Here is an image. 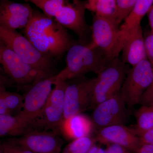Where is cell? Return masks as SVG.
<instances>
[{
	"mask_svg": "<svg viewBox=\"0 0 153 153\" xmlns=\"http://www.w3.org/2000/svg\"><path fill=\"white\" fill-rule=\"evenodd\" d=\"M23 33L38 51L55 60L60 59L76 41L66 28L38 10H34L32 19Z\"/></svg>",
	"mask_w": 153,
	"mask_h": 153,
	"instance_id": "6da1fadb",
	"label": "cell"
},
{
	"mask_svg": "<svg viewBox=\"0 0 153 153\" xmlns=\"http://www.w3.org/2000/svg\"><path fill=\"white\" fill-rule=\"evenodd\" d=\"M111 60L93 42L76 41L67 51L66 67L55 75V84L84 77L88 72L97 75Z\"/></svg>",
	"mask_w": 153,
	"mask_h": 153,
	"instance_id": "7a4b0ae2",
	"label": "cell"
},
{
	"mask_svg": "<svg viewBox=\"0 0 153 153\" xmlns=\"http://www.w3.org/2000/svg\"><path fill=\"white\" fill-rule=\"evenodd\" d=\"M0 41L33 68L51 76L57 74L55 73V60L41 53L16 30H9L0 27Z\"/></svg>",
	"mask_w": 153,
	"mask_h": 153,
	"instance_id": "3957f363",
	"label": "cell"
},
{
	"mask_svg": "<svg viewBox=\"0 0 153 153\" xmlns=\"http://www.w3.org/2000/svg\"><path fill=\"white\" fill-rule=\"evenodd\" d=\"M130 69L128 64L120 57L109 61L97 75L92 91L91 108H94L119 93Z\"/></svg>",
	"mask_w": 153,
	"mask_h": 153,
	"instance_id": "277c9868",
	"label": "cell"
},
{
	"mask_svg": "<svg viewBox=\"0 0 153 153\" xmlns=\"http://www.w3.org/2000/svg\"><path fill=\"white\" fill-rule=\"evenodd\" d=\"M0 63L5 73L13 82L21 86L33 85L41 79L52 76L33 68L1 41Z\"/></svg>",
	"mask_w": 153,
	"mask_h": 153,
	"instance_id": "5b68a950",
	"label": "cell"
},
{
	"mask_svg": "<svg viewBox=\"0 0 153 153\" xmlns=\"http://www.w3.org/2000/svg\"><path fill=\"white\" fill-rule=\"evenodd\" d=\"M153 81V66L148 59L129 70L120 94L128 109L139 104L142 97Z\"/></svg>",
	"mask_w": 153,
	"mask_h": 153,
	"instance_id": "8992f818",
	"label": "cell"
},
{
	"mask_svg": "<svg viewBox=\"0 0 153 153\" xmlns=\"http://www.w3.org/2000/svg\"><path fill=\"white\" fill-rule=\"evenodd\" d=\"M55 75L41 79L32 85L25 95L23 109L16 115L33 128L38 125L37 120L43 116L44 107L53 89L52 85L55 84Z\"/></svg>",
	"mask_w": 153,
	"mask_h": 153,
	"instance_id": "52a82bcc",
	"label": "cell"
},
{
	"mask_svg": "<svg viewBox=\"0 0 153 153\" xmlns=\"http://www.w3.org/2000/svg\"><path fill=\"white\" fill-rule=\"evenodd\" d=\"M96 81V77L88 79L84 76L68 82L64 99V120L82 113L91 107L92 91Z\"/></svg>",
	"mask_w": 153,
	"mask_h": 153,
	"instance_id": "ba28073f",
	"label": "cell"
},
{
	"mask_svg": "<svg viewBox=\"0 0 153 153\" xmlns=\"http://www.w3.org/2000/svg\"><path fill=\"white\" fill-rule=\"evenodd\" d=\"M128 109L119 92L94 108L92 117L94 125L99 130L110 126L125 125L129 118Z\"/></svg>",
	"mask_w": 153,
	"mask_h": 153,
	"instance_id": "9c48e42d",
	"label": "cell"
},
{
	"mask_svg": "<svg viewBox=\"0 0 153 153\" xmlns=\"http://www.w3.org/2000/svg\"><path fill=\"white\" fill-rule=\"evenodd\" d=\"M92 41L110 60L118 57L119 25L115 22L94 16L92 26Z\"/></svg>",
	"mask_w": 153,
	"mask_h": 153,
	"instance_id": "30bf717a",
	"label": "cell"
},
{
	"mask_svg": "<svg viewBox=\"0 0 153 153\" xmlns=\"http://www.w3.org/2000/svg\"><path fill=\"white\" fill-rule=\"evenodd\" d=\"M85 1H67L54 18L64 27L74 32L79 38V41L86 43L90 28L85 18Z\"/></svg>",
	"mask_w": 153,
	"mask_h": 153,
	"instance_id": "8fae6325",
	"label": "cell"
},
{
	"mask_svg": "<svg viewBox=\"0 0 153 153\" xmlns=\"http://www.w3.org/2000/svg\"><path fill=\"white\" fill-rule=\"evenodd\" d=\"M34 153H61L64 144L58 132L32 131L23 136L9 139Z\"/></svg>",
	"mask_w": 153,
	"mask_h": 153,
	"instance_id": "7c38bea8",
	"label": "cell"
},
{
	"mask_svg": "<svg viewBox=\"0 0 153 153\" xmlns=\"http://www.w3.org/2000/svg\"><path fill=\"white\" fill-rule=\"evenodd\" d=\"M67 81L55 83L43 111L42 124L48 129L58 132L64 120V99Z\"/></svg>",
	"mask_w": 153,
	"mask_h": 153,
	"instance_id": "4fadbf2b",
	"label": "cell"
},
{
	"mask_svg": "<svg viewBox=\"0 0 153 153\" xmlns=\"http://www.w3.org/2000/svg\"><path fill=\"white\" fill-rule=\"evenodd\" d=\"M34 10L28 4L1 0L0 27L14 31L25 29L32 19Z\"/></svg>",
	"mask_w": 153,
	"mask_h": 153,
	"instance_id": "5bb4252c",
	"label": "cell"
},
{
	"mask_svg": "<svg viewBox=\"0 0 153 153\" xmlns=\"http://www.w3.org/2000/svg\"><path fill=\"white\" fill-rule=\"evenodd\" d=\"M95 138L97 141L103 144L120 145L132 153L134 152L142 145L133 128L122 125L110 126L98 130Z\"/></svg>",
	"mask_w": 153,
	"mask_h": 153,
	"instance_id": "9a60e30c",
	"label": "cell"
},
{
	"mask_svg": "<svg viewBox=\"0 0 153 153\" xmlns=\"http://www.w3.org/2000/svg\"><path fill=\"white\" fill-rule=\"evenodd\" d=\"M122 59L132 67L148 59L141 26L131 32L123 47Z\"/></svg>",
	"mask_w": 153,
	"mask_h": 153,
	"instance_id": "2e32d148",
	"label": "cell"
},
{
	"mask_svg": "<svg viewBox=\"0 0 153 153\" xmlns=\"http://www.w3.org/2000/svg\"><path fill=\"white\" fill-rule=\"evenodd\" d=\"M153 6V0H137L134 10L120 27L118 48L121 52L126 39L131 32L141 26L142 20Z\"/></svg>",
	"mask_w": 153,
	"mask_h": 153,
	"instance_id": "e0dca14e",
	"label": "cell"
},
{
	"mask_svg": "<svg viewBox=\"0 0 153 153\" xmlns=\"http://www.w3.org/2000/svg\"><path fill=\"white\" fill-rule=\"evenodd\" d=\"M94 126L92 120L87 116L79 113L64 120L59 131L67 140H74L90 136Z\"/></svg>",
	"mask_w": 153,
	"mask_h": 153,
	"instance_id": "ac0fdd59",
	"label": "cell"
},
{
	"mask_svg": "<svg viewBox=\"0 0 153 153\" xmlns=\"http://www.w3.org/2000/svg\"><path fill=\"white\" fill-rule=\"evenodd\" d=\"M34 128L24 123L16 115H0V136L18 137L23 136Z\"/></svg>",
	"mask_w": 153,
	"mask_h": 153,
	"instance_id": "d6986e66",
	"label": "cell"
},
{
	"mask_svg": "<svg viewBox=\"0 0 153 153\" xmlns=\"http://www.w3.org/2000/svg\"><path fill=\"white\" fill-rule=\"evenodd\" d=\"M25 97L16 92L6 90L1 82L0 115L10 114L13 112L19 114L23 108Z\"/></svg>",
	"mask_w": 153,
	"mask_h": 153,
	"instance_id": "ffe728a7",
	"label": "cell"
},
{
	"mask_svg": "<svg viewBox=\"0 0 153 153\" xmlns=\"http://www.w3.org/2000/svg\"><path fill=\"white\" fill-rule=\"evenodd\" d=\"M85 7L94 13L95 16L117 24L116 0H88L85 1Z\"/></svg>",
	"mask_w": 153,
	"mask_h": 153,
	"instance_id": "44dd1931",
	"label": "cell"
},
{
	"mask_svg": "<svg viewBox=\"0 0 153 153\" xmlns=\"http://www.w3.org/2000/svg\"><path fill=\"white\" fill-rule=\"evenodd\" d=\"M137 125L132 128L136 134L146 131L153 128V104L142 106L135 114Z\"/></svg>",
	"mask_w": 153,
	"mask_h": 153,
	"instance_id": "7402d4cb",
	"label": "cell"
},
{
	"mask_svg": "<svg viewBox=\"0 0 153 153\" xmlns=\"http://www.w3.org/2000/svg\"><path fill=\"white\" fill-rule=\"evenodd\" d=\"M96 142L95 137L90 136L79 138L68 143L61 153H87Z\"/></svg>",
	"mask_w": 153,
	"mask_h": 153,
	"instance_id": "603a6c76",
	"label": "cell"
},
{
	"mask_svg": "<svg viewBox=\"0 0 153 153\" xmlns=\"http://www.w3.org/2000/svg\"><path fill=\"white\" fill-rule=\"evenodd\" d=\"M68 1L64 0H30L43 11L47 16L55 18L57 13L65 5Z\"/></svg>",
	"mask_w": 153,
	"mask_h": 153,
	"instance_id": "cb8c5ba5",
	"label": "cell"
},
{
	"mask_svg": "<svg viewBox=\"0 0 153 153\" xmlns=\"http://www.w3.org/2000/svg\"><path fill=\"white\" fill-rule=\"evenodd\" d=\"M137 0H116L117 22L119 25L134 10Z\"/></svg>",
	"mask_w": 153,
	"mask_h": 153,
	"instance_id": "d4e9b609",
	"label": "cell"
},
{
	"mask_svg": "<svg viewBox=\"0 0 153 153\" xmlns=\"http://www.w3.org/2000/svg\"><path fill=\"white\" fill-rule=\"evenodd\" d=\"M0 153H34L8 139L0 146Z\"/></svg>",
	"mask_w": 153,
	"mask_h": 153,
	"instance_id": "484cf974",
	"label": "cell"
},
{
	"mask_svg": "<svg viewBox=\"0 0 153 153\" xmlns=\"http://www.w3.org/2000/svg\"><path fill=\"white\" fill-rule=\"evenodd\" d=\"M153 104V81L149 87L143 93L140 104L142 106H149Z\"/></svg>",
	"mask_w": 153,
	"mask_h": 153,
	"instance_id": "4316f807",
	"label": "cell"
},
{
	"mask_svg": "<svg viewBox=\"0 0 153 153\" xmlns=\"http://www.w3.org/2000/svg\"><path fill=\"white\" fill-rule=\"evenodd\" d=\"M145 46L148 60L153 66V33H150L145 38Z\"/></svg>",
	"mask_w": 153,
	"mask_h": 153,
	"instance_id": "83f0119b",
	"label": "cell"
},
{
	"mask_svg": "<svg viewBox=\"0 0 153 153\" xmlns=\"http://www.w3.org/2000/svg\"><path fill=\"white\" fill-rule=\"evenodd\" d=\"M136 134L141 144L150 145L153 146V128Z\"/></svg>",
	"mask_w": 153,
	"mask_h": 153,
	"instance_id": "f1b7e54d",
	"label": "cell"
},
{
	"mask_svg": "<svg viewBox=\"0 0 153 153\" xmlns=\"http://www.w3.org/2000/svg\"><path fill=\"white\" fill-rule=\"evenodd\" d=\"M104 153H132L130 151L120 145L111 143L107 145Z\"/></svg>",
	"mask_w": 153,
	"mask_h": 153,
	"instance_id": "f546056e",
	"label": "cell"
},
{
	"mask_svg": "<svg viewBox=\"0 0 153 153\" xmlns=\"http://www.w3.org/2000/svg\"><path fill=\"white\" fill-rule=\"evenodd\" d=\"M132 153H153V146L150 145L142 144L134 152Z\"/></svg>",
	"mask_w": 153,
	"mask_h": 153,
	"instance_id": "4dcf8cb0",
	"label": "cell"
},
{
	"mask_svg": "<svg viewBox=\"0 0 153 153\" xmlns=\"http://www.w3.org/2000/svg\"><path fill=\"white\" fill-rule=\"evenodd\" d=\"M149 25L151 28V32L153 33V6L148 13Z\"/></svg>",
	"mask_w": 153,
	"mask_h": 153,
	"instance_id": "1f68e13d",
	"label": "cell"
},
{
	"mask_svg": "<svg viewBox=\"0 0 153 153\" xmlns=\"http://www.w3.org/2000/svg\"><path fill=\"white\" fill-rule=\"evenodd\" d=\"M105 149L94 144L87 153H104Z\"/></svg>",
	"mask_w": 153,
	"mask_h": 153,
	"instance_id": "d6a6232c",
	"label": "cell"
}]
</instances>
